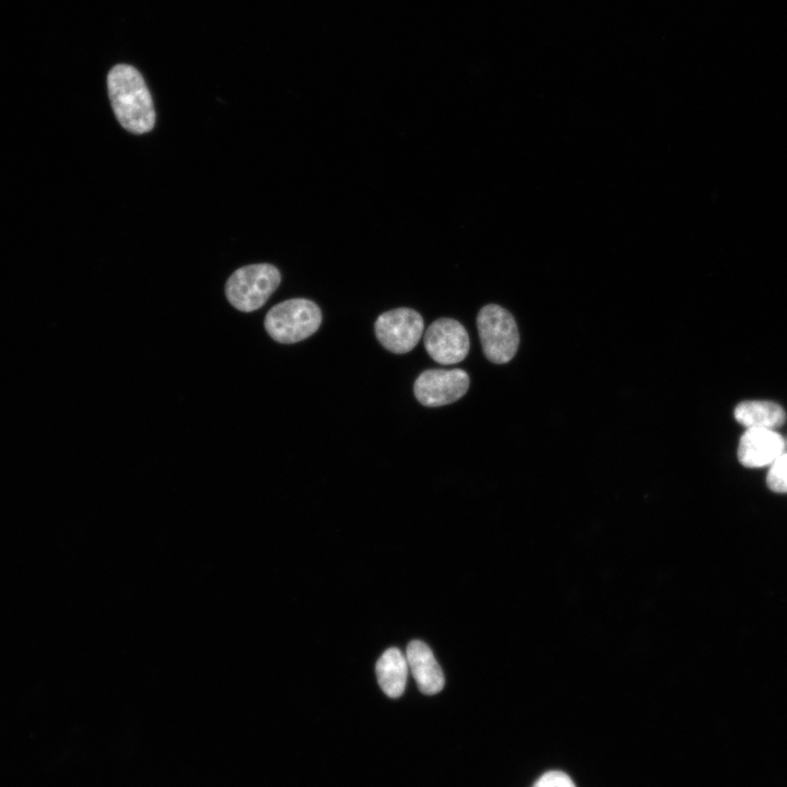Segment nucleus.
I'll use <instances>...</instances> for the list:
<instances>
[{
	"mask_svg": "<svg viewBox=\"0 0 787 787\" xmlns=\"http://www.w3.org/2000/svg\"><path fill=\"white\" fill-rule=\"evenodd\" d=\"M107 90L119 124L128 131L142 134L155 125V109L140 72L129 64H117L108 72Z\"/></svg>",
	"mask_w": 787,
	"mask_h": 787,
	"instance_id": "1",
	"label": "nucleus"
},
{
	"mask_svg": "<svg viewBox=\"0 0 787 787\" xmlns=\"http://www.w3.org/2000/svg\"><path fill=\"white\" fill-rule=\"evenodd\" d=\"M424 346L435 362L451 365L466 359L470 349V340L468 332L459 321L451 318H439L426 329Z\"/></svg>",
	"mask_w": 787,
	"mask_h": 787,
	"instance_id": "7",
	"label": "nucleus"
},
{
	"mask_svg": "<svg viewBox=\"0 0 787 787\" xmlns=\"http://www.w3.org/2000/svg\"><path fill=\"white\" fill-rule=\"evenodd\" d=\"M469 384V376L463 369H426L415 379L413 391L421 404L441 407L463 397Z\"/></svg>",
	"mask_w": 787,
	"mask_h": 787,
	"instance_id": "6",
	"label": "nucleus"
},
{
	"mask_svg": "<svg viewBox=\"0 0 787 787\" xmlns=\"http://www.w3.org/2000/svg\"><path fill=\"white\" fill-rule=\"evenodd\" d=\"M766 482L774 492H787V454H783L774 460L767 473Z\"/></svg>",
	"mask_w": 787,
	"mask_h": 787,
	"instance_id": "12",
	"label": "nucleus"
},
{
	"mask_svg": "<svg viewBox=\"0 0 787 787\" xmlns=\"http://www.w3.org/2000/svg\"><path fill=\"white\" fill-rule=\"evenodd\" d=\"M477 327L485 357L495 364L509 362L517 352L519 333L513 315L502 306H483Z\"/></svg>",
	"mask_w": 787,
	"mask_h": 787,
	"instance_id": "4",
	"label": "nucleus"
},
{
	"mask_svg": "<svg viewBox=\"0 0 787 787\" xmlns=\"http://www.w3.org/2000/svg\"><path fill=\"white\" fill-rule=\"evenodd\" d=\"M532 787H575L571 777L561 771L544 773Z\"/></svg>",
	"mask_w": 787,
	"mask_h": 787,
	"instance_id": "13",
	"label": "nucleus"
},
{
	"mask_svg": "<svg viewBox=\"0 0 787 787\" xmlns=\"http://www.w3.org/2000/svg\"><path fill=\"white\" fill-rule=\"evenodd\" d=\"M319 306L307 298L283 301L269 309L265 329L279 343H295L314 334L320 327Z\"/></svg>",
	"mask_w": 787,
	"mask_h": 787,
	"instance_id": "2",
	"label": "nucleus"
},
{
	"mask_svg": "<svg viewBox=\"0 0 787 787\" xmlns=\"http://www.w3.org/2000/svg\"><path fill=\"white\" fill-rule=\"evenodd\" d=\"M423 329L422 316L408 307L385 312L375 321L378 341L396 354L410 352L419 343Z\"/></svg>",
	"mask_w": 787,
	"mask_h": 787,
	"instance_id": "5",
	"label": "nucleus"
},
{
	"mask_svg": "<svg viewBox=\"0 0 787 787\" xmlns=\"http://www.w3.org/2000/svg\"><path fill=\"white\" fill-rule=\"evenodd\" d=\"M408 667L419 690L426 695L442 691L445 684L443 671L430 647L421 641L408 644L406 654Z\"/></svg>",
	"mask_w": 787,
	"mask_h": 787,
	"instance_id": "9",
	"label": "nucleus"
},
{
	"mask_svg": "<svg viewBox=\"0 0 787 787\" xmlns=\"http://www.w3.org/2000/svg\"><path fill=\"white\" fill-rule=\"evenodd\" d=\"M783 437L768 428H749L740 438L738 459L749 468L766 466L777 459L784 449Z\"/></svg>",
	"mask_w": 787,
	"mask_h": 787,
	"instance_id": "8",
	"label": "nucleus"
},
{
	"mask_svg": "<svg viewBox=\"0 0 787 787\" xmlns=\"http://www.w3.org/2000/svg\"><path fill=\"white\" fill-rule=\"evenodd\" d=\"M280 282L277 267L270 263L248 265L231 274L225 284V295L236 309L250 313L265 305Z\"/></svg>",
	"mask_w": 787,
	"mask_h": 787,
	"instance_id": "3",
	"label": "nucleus"
},
{
	"mask_svg": "<svg viewBox=\"0 0 787 787\" xmlns=\"http://www.w3.org/2000/svg\"><path fill=\"white\" fill-rule=\"evenodd\" d=\"M735 418L742 425L752 428H775L785 423L784 409L772 401H743L735 409Z\"/></svg>",
	"mask_w": 787,
	"mask_h": 787,
	"instance_id": "11",
	"label": "nucleus"
},
{
	"mask_svg": "<svg viewBox=\"0 0 787 787\" xmlns=\"http://www.w3.org/2000/svg\"><path fill=\"white\" fill-rule=\"evenodd\" d=\"M408 662L406 656L396 648L387 649L376 663V674L383 692L391 697H399L406 688L408 677Z\"/></svg>",
	"mask_w": 787,
	"mask_h": 787,
	"instance_id": "10",
	"label": "nucleus"
}]
</instances>
